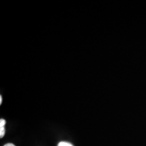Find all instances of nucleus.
I'll return each mask as SVG.
<instances>
[{
	"instance_id": "1",
	"label": "nucleus",
	"mask_w": 146,
	"mask_h": 146,
	"mask_svg": "<svg viewBox=\"0 0 146 146\" xmlns=\"http://www.w3.org/2000/svg\"><path fill=\"white\" fill-rule=\"evenodd\" d=\"M5 120L3 118L0 120V137L2 138L5 135Z\"/></svg>"
},
{
	"instance_id": "2",
	"label": "nucleus",
	"mask_w": 146,
	"mask_h": 146,
	"mask_svg": "<svg viewBox=\"0 0 146 146\" xmlns=\"http://www.w3.org/2000/svg\"><path fill=\"white\" fill-rule=\"evenodd\" d=\"M58 146H74L72 144L66 141H61L58 143Z\"/></svg>"
},
{
	"instance_id": "3",
	"label": "nucleus",
	"mask_w": 146,
	"mask_h": 146,
	"mask_svg": "<svg viewBox=\"0 0 146 146\" xmlns=\"http://www.w3.org/2000/svg\"><path fill=\"white\" fill-rule=\"evenodd\" d=\"M4 146H16V145H14V144H12V143H7V144H5Z\"/></svg>"
},
{
	"instance_id": "4",
	"label": "nucleus",
	"mask_w": 146,
	"mask_h": 146,
	"mask_svg": "<svg viewBox=\"0 0 146 146\" xmlns=\"http://www.w3.org/2000/svg\"><path fill=\"white\" fill-rule=\"evenodd\" d=\"M2 104V96H0V104Z\"/></svg>"
}]
</instances>
